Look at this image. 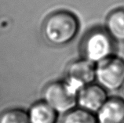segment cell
I'll use <instances>...</instances> for the list:
<instances>
[{
  "label": "cell",
  "mask_w": 124,
  "mask_h": 123,
  "mask_svg": "<svg viewBox=\"0 0 124 123\" xmlns=\"http://www.w3.org/2000/svg\"><path fill=\"white\" fill-rule=\"evenodd\" d=\"M79 30V19L73 13L61 10L54 13L45 22L43 31L46 39L56 46L71 43Z\"/></svg>",
  "instance_id": "obj_1"
},
{
  "label": "cell",
  "mask_w": 124,
  "mask_h": 123,
  "mask_svg": "<svg viewBox=\"0 0 124 123\" xmlns=\"http://www.w3.org/2000/svg\"><path fill=\"white\" fill-rule=\"evenodd\" d=\"M116 43L104 27L96 26L90 29L81 40V56L96 64L116 54Z\"/></svg>",
  "instance_id": "obj_2"
},
{
  "label": "cell",
  "mask_w": 124,
  "mask_h": 123,
  "mask_svg": "<svg viewBox=\"0 0 124 123\" xmlns=\"http://www.w3.org/2000/svg\"><path fill=\"white\" fill-rule=\"evenodd\" d=\"M95 82L107 92L121 89L124 84L123 58L114 54L96 64Z\"/></svg>",
  "instance_id": "obj_3"
},
{
  "label": "cell",
  "mask_w": 124,
  "mask_h": 123,
  "mask_svg": "<svg viewBox=\"0 0 124 123\" xmlns=\"http://www.w3.org/2000/svg\"><path fill=\"white\" fill-rule=\"evenodd\" d=\"M79 91L73 88L66 80L50 84L44 91L45 102L57 114H67L77 108Z\"/></svg>",
  "instance_id": "obj_4"
},
{
  "label": "cell",
  "mask_w": 124,
  "mask_h": 123,
  "mask_svg": "<svg viewBox=\"0 0 124 123\" xmlns=\"http://www.w3.org/2000/svg\"><path fill=\"white\" fill-rule=\"evenodd\" d=\"M95 66L83 57L72 61L68 67L66 81L79 92L83 87L95 82Z\"/></svg>",
  "instance_id": "obj_5"
},
{
  "label": "cell",
  "mask_w": 124,
  "mask_h": 123,
  "mask_svg": "<svg viewBox=\"0 0 124 123\" xmlns=\"http://www.w3.org/2000/svg\"><path fill=\"white\" fill-rule=\"evenodd\" d=\"M108 92L96 82L79 90L77 96V108L95 115L108 98Z\"/></svg>",
  "instance_id": "obj_6"
},
{
  "label": "cell",
  "mask_w": 124,
  "mask_h": 123,
  "mask_svg": "<svg viewBox=\"0 0 124 123\" xmlns=\"http://www.w3.org/2000/svg\"><path fill=\"white\" fill-rule=\"evenodd\" d=\"M95 115L97 123H124V98L108 96Z\"/></svg>",
  "instance_id": "obj_7"
},
{
  "label": "cell",
  "mask_w": 124,
  "mask_h": 123,
  "mask_svg": "<svg viewBox=\"0 0 124 123\" xmlns=\"http://www.w3.org/2000/svg\"><path fill=\"white\" fill-rule=\"evenodd\" d=\"M106 29L116 43H124V8L112 10L107 16L105 21Z\"/></svg>",
  "instance_id": "obj_8"
},
{
  "label": "cell",
  "mask_w": 124,
  "mask_h": 123,
  "mask_svg": "<svg viewBox=\"0 0 124 123\" xmlns=\"http://www.w3.org/2000/svg\"><path fill=\"white\" fill-rule=\"evenodd\" d=\"M31 123H55L57 113L46 102L35 104L28 114Z\"/></svg>",
  "instance_id": "obj_9"
},
{
  "label": "cell",
  "mask_w": 124,
  "mask_h": 123,
  "mask_svg": "<svg viewBox=\"0 0 124 123\" xmlns=\"http://www.w3.org/2000/svg\"><path fill=\"white\" fill-rule=\"evenodd\" d=\"M62 123H97V121L93 113L76 108L65 114Z\"/></svg>",
  "instance_id": "obj_10"
},
{
  "label": "cell",
  "mask_w": 124,
  "mask_h": 123,
  "mask_svg": "<svg viewBox=\"0 0 124 123\" xmlns=\"http://www.w3.org/2000/svg\"><path fill=\"white\" fill-rule=\"evenodd\" d=\"M0 123H31L28 114L20 109L6 111L0 118Z\"/></svg>",
  "instance_id": "obj_11"
},
{
  "label": "cell",
  "mask_w": 124,
  "mask_h": 123,
  "mask_svg": "<svg viewBox=\"0 0 124 123\" xmlns=\"http://www.w3.org/2000/svg\"><path fill=\"white\" fill-rule=\"evenodd\" d=\"M121 90H122V94H123V97L124 98V84H123V86H122V88H121Z\"/></svg>",
  "instance_id": "obj_12"
}]
</instances>
